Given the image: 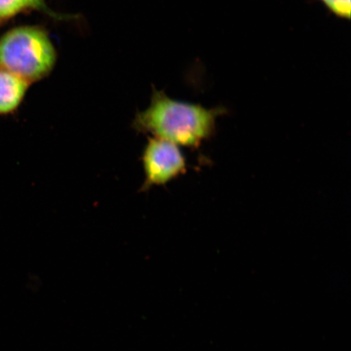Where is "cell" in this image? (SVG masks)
I'll list each match as a JSON object with an SVG mask.
<instances>
[{
  "mask_svg": "<svg viewBox=\"0 0 351 351\" xmlns=\"http://www.w3.org/2000/svg\"><path fill=\"white\" fill-rule=\"evenodd\" d=\"M222 108L208 109L169 97L154 89L150 105L136 113L132 127L138 133L152 135L178 146L197 147L213 135Z\"/></svg>",
  "mask_w": 351,
  "mask_h": 351,
  "instance_id": "6da1fadb",
  "label": "cell"
},
{
  "mask_svg": "<svg viewBox=\"0 0 351 351\" xmlns=\"http://www.w3.org/2000/svg\"><path fill=\"white\" fill-rule=\"evenodd\" d=\"M56 60L53 43L39 26H20L0 38V69L16 74L30 85L49 75Z\"/></svg>",
  "mask_w": 351,
  "mask_h": 351,
  "instance_id": "7a4b0ae2",
  "label": "cell"
},
{
  "mask_svg": "<svg viewBox=\"0 0 351 351\" xmlns=\"http://www.w3.org/2000/svg\"><path fill=\"white\" fill-rule=\"evenodd\" d=\"M142 162L145 175L142 191L165 185L186 171L185 156L179 146L161 138L148 139Z\"/></svg>",
  "mask_w": 351,
  "mask_h": 351,
  "instance_id": "3957f363",
  "label": "cell"
},
{
  "mask_svg": "<svg viewBox=\"0 0 351 351\" xmlns=\"http://www.w3.org/2000/svg\"><path fill=\"white\" fill-rule=\"evenodd\" d=\"M29 86L16 74L0 69V116H10L17 112Z\"/></svg>",
  "mask_w": 351,
  "mask_h": 351,
  "instance_id": "277c9868",
  "label": "cell"
},
{
  "mask_svg": "<svg viewBox=\"0 0 351 351\" xmlns=\"http://www.w3.org/2000/svg\"><path fill=\"white\" fill-rule=\"evenodd\" d=\"M47 0H0V25L21 13L43 12L47 16L60 20L64 16L51 10Z\"/></svg>",
  "mask_w": 351,
  "mask_h": 351,
  "instance_id": "5b68a950",
  "label": "cell"
},
{
  "mask_svg": "<svg viewBox=\"0 0 351 351\" xmlns=\"http://www.w3.org/2000/svg\"><path fill=\"white\" fill-rule=\"evenodd\" d=\"M327 10L339 19L350 20L351 0H319Z\"/></svg>",
  "mask_w": 351,
  "mask_h": 351,
  "instance_id": "8992f818",
  "label": "cell"
}]
</instances>
